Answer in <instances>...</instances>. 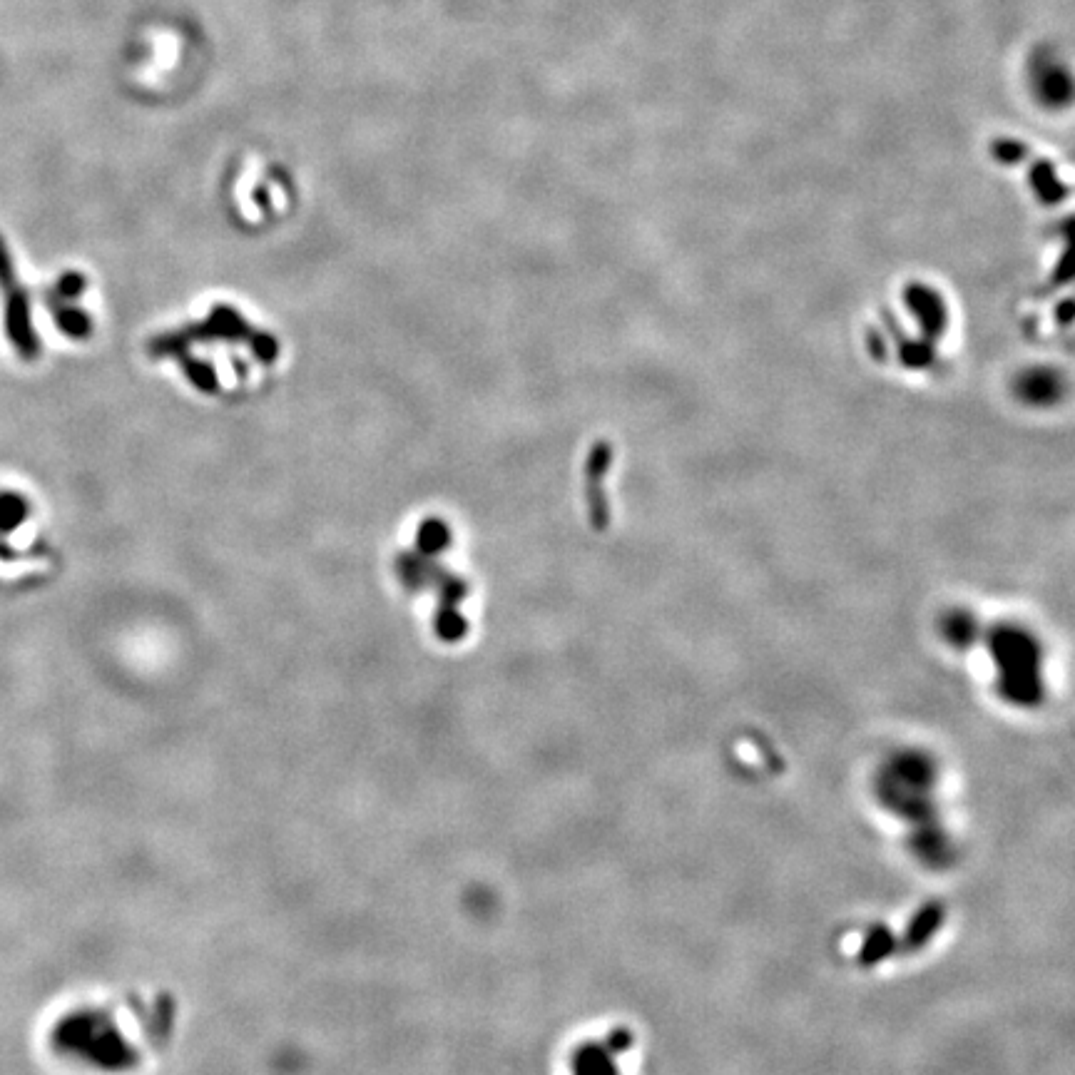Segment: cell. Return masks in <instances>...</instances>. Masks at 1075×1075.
Listing matches in <instances>:
<instances>
[{
	"mask_svg": "<svg viewBox=\"0 0 1075 1075\" xmlns=\"http://www.w3.org/2000/svg\"><path fill=\"white\" fill-rule=\"evenodd\" d=\"M132 1011L122 1001H88L68 1008L50 1031L53 1048L93 1071H125L137 1061L132 1048Z\"/></svg>",
	"mask_w": 1075,
	"mask_h": 1075,
	"instance_id": "6da1fadb",
	"label": "cell"
},
{
	"mask_svg": "<svg viewBox=\"0 0 1075 1075\" xmlns=\"http://www.w3.org/2000/svg\"><path fill=\"white\" fill-rule=\"evenodd\" d=\"M936 784V764L929 754L906 750L894 754L889 762L881 767L876 792L879 799L899 814L906 822H914L919 827L934 824V802H931V789Z\"/></svg>",
	"mask_w": 1075,
	"mask_h": 1075,
	"instance_id": "7a4b0ae2",
	"label": "cell"
},
{
	"mask_svg": "<svg viewBox=\"0 0 1075 1075\" xmlns=\"http://www.w3.org/2000/svg\"><path fill=\"white\" fill-rule=\"evenodd\" d=\"M991 655L998 667V692L1016 707H1036L1043 702L1041 647L1021 628L993 630Z\"/></svg>",
	"mask_w": 1075,
	"mask_h": 1075,
	"instance_id": "3957f363",
	"label": "cell"
},
{
	"mask_svg": "<svg viewBox=\"0 0 1075 1075\" xmlns=\"http://www.w3.org/2000/svg\"><path fill=\"white\" fill-rule=\"evenodd\" d=\"M946 921V906L941 901H926L911 921L906 924L904 936L899 939V951L901 954H911V951H921L944 926Z\"/></svg>",
	"mask_w": 1075,
	"mask_h": 1075,
	"instance_id": "277c9868",
	"label": "cell"
},
{
	"mask_svg": "<svg viewBox=\"0 0 1075 1075\" xmlns=\"http://www.w3.org/2000/svg\"><path fill=\"white\" fill-rule=\"evenodd\" d=\"M896 951H899V939H896L894 931L886 924H874L869 926L864 941H861L859 964L866 968L876 966L889 959V956H894Z\"/></svg>",
	"mask_w": 1075,
	"mask_h": 1075,
	"instance_id": "5b68a950",
	"label": "cell"
},
{
	"mask_svg": "<svg viewBox=\"0 0 1075 1075\" xmlns=\"http://www.w3.org/2000/svg\"><path fill=\"white\" fill-rule=\"evenodd\" d=\"M906 297H909V307L921 314V322H924V329L929 331V334H939V331L944 329L946 314L939 297H934V294L924 287H911Z\"/></svg>",
	"mask_w": 1075,
	"mask_h": 1075,
	"instance_id": "8992f818",
	"label": "cell"
},
{
	"mask_svg": "<svg viewBox=\"0 0 1075 1075\" xmlns=\"http://www.w3.org/2000/svg\"><path fill=\"white\" fill-rule=\"evenodd\" d=\"M978 625L973 623L971 615L954 613L944 620V635L954 647H968L976 640Z\"/></svg>",
	"mask_w": 1075,
	"mask_h": 1075,
	"instance_id": "52a82bcc",
	"label": "cell"
},
{
	"mask_svg": "<svg viewBox=\"0 0 1075 1075\" xmlns=\"http://www.w3.org/2000/svg\"><path fill=\"white\" fill-rule=\"evenodd\" d=\"M1021 391L1028 401L1043 404V401H1053V394L1058 396V381L1053 379L1051 374L1036 371V374L1026 376V379L1021 381Z\"/></svg>",
	"mask_w": 1075,
	"mask_h": 1075,
	"instance_id": "ba28073f",
	"label": "cell"
}]
</instances>
